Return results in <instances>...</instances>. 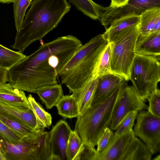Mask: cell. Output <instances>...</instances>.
Wrapping results in <instances>:
<instances>
[{"mask_svg":"<svg viewBox=\"0 0 160 160\" xmlns=\"http://www.w3.org/2000/svg\"><path fill=\"white\" fill-rule=\"evenodd\" d=\"M82 45L71 35L42 44L8 70V83L13 88L35 93L41 87L57 83V71L49 63V57L57 54L72 58Z\"/></svg>","mask_w":160,"mask_h":160,"instance_id":"cell-1","label":"cell"},{"mask_svg":"<svg viewBox=\"0 0 160 160\" xmlns=\"http://www.w3.org/2000/svg\"><path fill=\"white\" fill-rule=\"evenodd\" d=\"M71 8L67 0H33L11 47L23 53L30 45L56 28Z\"/></svg>","mask_w":160,"mask_h":160,"instance_id":"cell-2","label":"cell"},{"mask_svg":"<svg viewBox=\"0 0 160 160\" xmlns=\"http://www.w3.org/2000/svg\"><path fill=\"white\" fill-rule=\"evenodd\" d=\"M108 43L103 34L97 35L80 47L58 72L62 84L70 93L79 91L91 79L95 78L100 56Z\"/></svg>","mask_w":160,"mask_h":160,"instance_id":"cell-3","label":"cell"},{"mask_svg":"<svg viewBox=\"0 0 160 160\" xmlns=\"http://www.w3.org/2000/svg\"><path fill=\"white\" fill-rule=\"evenodd\" d=\"M128 84L123 80L116 89L101 102L91 105L77 117L75 131L82 142L95 148L107 128H109L115 107Z\"/></svg>","mask_w":160,"mask_h":160,"instance_id":"cell-4","label":"cell"},{"mask_svg":"<svg viewBox=\"0 0 160 160\" xmlns=\"http://www.w3.org/2000/svg\"><path fill=\"white\" fill-rule=\"evenodd\" d=\"M140 35L138 25L114 36L111 46V67L112 73L129 80L131 68L136 53L135 46Z\"/></svg>","mask_w":160,"mask_h":160,"instance_id":"cell-5","label":"cell"},{"mask_svg":"<svg viewBox=\"0 0 160 160\" xmlns=\"http://www.w3.org/2000/svg\"><path fill=\"white\" fill-rule=\"evenodd\" d=\"M160 58L136 54L130 72V79L140 98H147L158 88L160 81Z\"/></svg>","mask_w":160,"mask_h":160,"instance_id":"cell-6","label":"cell"},{"mask_svg":"<svg viewBox=\"0 0 160 160\" xmlns=\"http://www.w3.org/2000/svg\"><path fill=\"white\" fill-rule=\"evenodd\" d=\"M133 130L152 155L160 152V118L148 110L138 111Z\"/></svg>","mask_w":160,"mask_h":160,"instance_id":"cell-7","label":"cell"},{"mask_svg":"<svg viewBox=\"0 0 160 160\" xmlns=\"http://www.w3.org/2000/svg\"><path fill=\"white\" fill-rule=\"evenodd\" d=\"M160 8V0H128L124 5L105 7L100 20L106 30L115 21L131 16H140L146 11Z\"/></svg>","mask_w":160,"mask_h":160,"instance_id":"cell-8","label":"cell"},{"mask_svg":"<svg viewBox=\"0 0 160 160\" xmlns=\"http://www.w3.org/2000/svg\"><path fill=\"white\" fill-rule=\"evenodd\" d=\"M148 106L138 95L133 86L128 85L123 91L114 108L110 128L116 130L118 126L131 112L148 109Z\"/></svg>","mask_w":160,"mask_h":160,"instance_id":"cell-9","label":"cell"},{"mask_svg":"<svg viewBox=\"0 0 160 160\" xmlns=\"http://www.w3.org/2000/svg\"><path fill=\"white\" fill-rule=\"evenodd\" d=\"M71 130L67 122L62 119L52 126L49 132V160H67V146Z\"/></svg>","mask_w":160,"mask_h":160,"instance_id":"cell-10","label":"cell"},{"mask_svg":"<svg viewBox=\"0 0 160 160\" xmlns=\"http://www.w3.org/2000/svg\"><path fill=\"white\" fill-rule=\"evenodd\" d=\"M32 136L24 137L21 142L17 144L8 142L0 137V152L6 160H36L32 148Z\"/></svg>","mask_w":160,"mask_h":160,"instance_id":"cell-11","label":"cell"},{"mask_svg":"<svg viewBox=\"0 0 160 160\" xmlns=\"http://www.w3.org/2000/svg\"><path fill=\"white\" fill-rule=\"evenodd\" d=\"M135 136L133 129L118 136L113 134L104 149L99 152H97L95 160H119Z\"/></svg>","mask_w":160,"mask_h":160,"instance_id":"cell-12","label":"cell"},{"mask_svg":"<svg viewBox=\"0 0 160 160\" xmlns=\"http://www.w3.org/2000/svg\"><path fill=\"white\" fill-rule=\"evenodd\" d=\"M0 115L18 121L33 130H37L36 119L30 108L18 107L0 101Z\"/></svg>","mask_w":160,"mask_h":160,"instance_id":"cell-13","label":"cell"},{"mask_svg":"<svg viewBox=\"0 0 160 160\" xmlns=\"http://www.w3.org/2000/svg\"><path fill=\"white\" fill-rule=\"evenodd\" d=\"M97 78L98 83L91 106L99 103L108 97L124 80L112 73Z\"/></svg>","mask_w":160,"mask_h":160,"instance_id":"cell-14","label":"cell"},{"mask_svg":"<svg viewBox=\"0 0 160 160\" xmlns=\"http://www.w3.org/2000/svg\"><path fill=\"white\" fill-rule=\"evenodd\" d=\"M135 51L137 54L160 58V31L147 36L139 35Z\"/></svg>","mask_w":160,"mask_h":160,"instance_id":"cell-15","label":"cell"},{"mask_svg":"<svg viewBox=\"0 0 160 160\" xmlns=\"http://www.w3.org/2000/svg\"><path fill=\"white\" fill-rule=\"evenodd\" d=\"M0 101L18 107L30 108L24 91L13 88L9 83L0 84Z\"/></svg>","mask_w":160,"mask_h":160,"instance_id":"cell-16","label":"cell"},{"mask_svg":"<svg viewBox=\"0 0 160 160\" xmlns=\"http://www.w3.org/2000/svg\"><path fill=\"white\" fill-rule=\"evenodd\" d=\"M138 28L140 35L144 36L160 31V8L142 13L139 16Z\"/></svg>","mask_w":160,"mask_h":160,"instance_id":"cell-17","label":"cell"},{"mask_svg":"<svg viewBox=\"0 0 160 160\" xmlns=\"http://www.w3.org/2000/svg\"><path fill=\"white\" fill-rule=\"evenodd\" d=\"M152 156L145 143L135 136L128 144L119 160H151Z\"/></svg>","mask_w":160,"mask_h":160,"instance_id":"cell-18","label":"cell"},{"mask_svg":"<svg viewBox=\"0 0 160 160\" xmlns=\"http://www.w3.org/2000/svg\"><path fill=\"white\" fill-rule=\"evenodd\" d=\"M49 132L44 129L37 130L32 137L33 150L36 160H49L51 151Z\"/></svg>","mask_w":160,"mask_h":160,"instance_id":"cell-19","label":"cell"},{"mask_svg":"<svg viewBox=\"0 0 160 160\" xmlns=\"http://www.w3.org/2000/svg\"><path fill=\"white\" fill-rule=\"evenodd\" d=\"M98 81L92 78L79 91L72 93L78 105L79 115H82L91 106Z\"/></svg>","mask_w":160,"mask_h":160,"instance_id":"cell-20","label":"cell"},{"mask_svg":"<svg viewBox=\"0 0 160 160\" xmlns=\"http://www.w3.org/2000/svg\"><path fill=\"white\" fill-rule=\"evenodd\" d=\"M36 93L48 109L56 106L63 96L62 87L57 83L42 86Z\"/></svg>","mask_w":160,"mask_h":160,"instance_id":"cell-21","label":"cell"},{"mask_svg":"<svg viewBox=\"0 0 160 160\" xmlns=\"http://www.w3.org/2000/svg\"><path fill=\"white\" fill-rule=\"evenodd\" d=\"M139 16L123 18L113 22L103 34L108 43L115 35L128 29L138 25Z\"/></svg>","mask_w":160,"mask_h":160,"instance_id":"cell-22","label":"cell"},{"mask_svg":"<svg viewBox=\"0 0 160 160\" xmlns=\"http://www.w3.org/2000/svg\"><path fill=\"white\" fill-rule=\"evenodd\" d=\"M85 15L94 20H100L105 7L92 0H68Z\"/></svg>","mask_w":160,"mask_h":160,"instance_id":"cell-23","label":"cell"},{"mask_svg":"<svg viewBox=\"0 0 160 160\" xmlns=\"http://www.w3.org/2000/svg\"><path fill=\"white\" fill-rule=\"evenodd\" d=\"M56 106L58 114L65 118H77L79 115L77 100L72 94L63 95Z\"/></svg>","mask_w":160,"mask_h":160,"instance_id":"cell-24","label":"cell"},{"mask_svg":"<svg viewBox=\"0 0 160 160\" xmlns=\"http://www.w3.org/2000/svg\"><path fill=\"white\" fill-rule=\"evenodd\" d=\"M30 108L35 116L37 122V130L49 128L52 123L51 115L46 112L38 103L31 94L28 97Z\"/></svg>","mask_w":160,"mask_h":160,"instance_id":"cell-25","label":"cell"},{"mask_svg":"<svg viewBox=\"0 0 160 160\" xmlns=\"http://www.w3.org/2000/svg\"><path fill=\"white\" fill-rule=\"evenodd\" d=\"M26 56L19 51L11 50L0 44V68L9 70Z\"/></svg>","mask_w":160,"mask_h":160,"instance_id":"cell-26","label":"cell"},{"mask_svg":"<svg viewBox=\"0 0 160 160\" xmlns=\"http://www.w3.org/2000/svg\"><path fill=\"white\" fill-rule=\"evenodd\" d=\"M111 43L109 42L105 47L100 56L95 72V78L112 73L111 67Z\"/></svg>","mask_w":160,"mask_h":160,"instance_id":"cell-27","label":"cell"},{"mask_svg":"<svg viewBox=\"0 0 160 160\" xmlns=\"http://www.w3.org/2000/svg\"><path fill=\"white\" fill-rule=\"evenodd\" d=\"M33 0H15L13 2L14 17L17 32L21 28L26 10Z\"/></svg>","mask_w":160,"mask_h":160,"instance_id":"cell-28","label":"cell"},{"mask_svg":"<svg viewBox=\"0 0 160 160\" xmlns=\"http://www.w3.org/2000/svg\"><path fill=\"white\" fill-rule=\"evenodd\" d=\"M0 120L13 131L23 137L34 135L37 130H34L23 123L14 119L0 115Z\"/></svg>","mask_w":160,"mask_h":160,"instance_id":"cell-29","label":"cell"},{"mask_svg":"<svg viewBox=\"0 0 160 160\" xmlns=\"http://www.w3.org/2000/svg\"><path fill=\"white\" fill-rule=\"evenodd\" d=\"M82 143L81 138L75 131L71 130L68 139L67 149V160H73Z\"/></svg>","mask_w":160,"mask_h":160,"instance_id":"cell-30","label":"cell"},{"mask_svg":"<svg viewBox=\"0 0 160 160\" xmlns=\"http://www.w3.org/2000/svg\"><path fill=\"white\" fill-rule=\"evenodd\" d=\"M0 137L5 141L12 144L20 143L24 138L12 130L0 120Z\"/></svg>","mask_w":160,"mask_h":160,"instance_id":"cell-31","label":"cell"},{"mask_svg":"<svg viewBox=\"0 0 160 160\" xmlns=\"http://www.w3.org/2000/svg\"><path fill=\"white\" fill-rule=\"evenodd\" d=\"M147 100L149 103L148 110L152 114L160 118V91L157 88L151 92Z\"/></svg>","mask_w":160,"mask_h":160,"instance_id":"cell-32","label":"cell"},{"mask_svg":"<svg viewBox=\"0 0 160 160\" xmlns=\"http://www.w3.org/2000/svg\"><path fill=\"white\" fill-rule=\"evenodd\" d=\"M138 111L132 112L127 116L118 126L114 134L118 136L133 129Z\"/></svg>","mask_w":160,"mask_h":160,"instance_id":"cell-33","label":"cell"},{"mask_svg":"<svg viewBox=\"0 0 160 160\" xmlns=\"http://www.w3.org/2000/svg\"><path fill=\"white\" fill-rule=\"evenodd\" d=\"M96 149L88 144L82 142L73 160H95Z\"/></svg>","mask_w":160,"mask_h":160,"instance_id":"cell-34","label":"cell"},{"mask_svg":"<svg viewBox=\"0 0 160 160\" xmlns=\"http://www.w3.org/2000/svg\"><path fill=\"white\" fill-rule=\"evenodd\" d=\"M113 134L112 131L110 128H106L97 142L96 151L97 152H101L104 149Z\"/></svg>","mask_w":160,"mask_h":160,"instance_id":"cell-35","label":"cell"},{"mask_svg":"<svg viewBox=\"0 0 160 160\" xmlns=\"http://www.w3.org/2000/svg\"><path fill=\"white\" fill-rule=\"evenodd\" d=\"M8 70L0 68V84L8 82Z\"/></svg>","mask_w":160,"mask_h":160,"instance_id":"cell-36","label":"cell"},{"mask_svg":"<svg viewBox=\"0 0 160 160\" xmlns=\"http://www.w3.org/2000/svg\"><path fill=\"white\" fill-rule=\"evenodd\" d=\"M128 0H111L110 7H119L125 5Z\"/></svg>","mask_w":160,"mask_h":160,"instance_id":"cell-37","label":"cell"},{"mask_svg":"<svg viewBox=\"0 0 160 160\" xmlns=\"http://www.w3.org/2000/svg\"><path fill=\"white\" fill-rule=\"evenodd\" d=\"M15 0H0V3H10L13 2Z\"/></svg>","mask_w":160,"mask_h":160,"instance_id":"cell-38","label":"cell"},{"mask_svg":"<svg viewBox=\"0 0 160 160\" xmlns=\"http://www.w3.org/2000/svg\"><path fill=\"white\" fill-rule=\"evenodd\" d=\"M0 160H6L5 157L3 154L0 152Z\"/></svg>","mask_w":160,"mask_h":160,"instance_id":"cell-39","label":"cell"},{"mask_svg":"<svg viewBox=\"0 0 160 160\" xmlns=\"http://www.w3.org/2000/svg\"><path fill=\"white\" fill-rule=\"evenodd\" d=\"M160 156L159 155L157 156L155 158L153 159V160H160Z\"/></svg>","mask_w":160,"mask_h":160,"instance_id":"cell-40","label":"cell"}]
</instances>
